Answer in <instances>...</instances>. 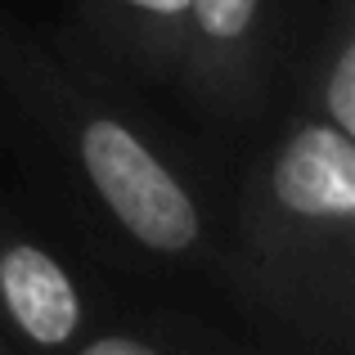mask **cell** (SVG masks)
Instances as JSON below:
<instances>
[{
    "label": "cell",
    "mask_w": 355,
    "mask_h": 355,
    "mask_svg": "<svg viewBox=\"0 0 355 355\" xmlns=\"http://www.w3.org/2000/svg\"><path fill=\"white\" fill-rule=\"evenodd\" d=\"M189 0H77V45L90 72L121 86H175Z\"/></svg>",
    "instance_id": "5"
},
{
    "label": "cell",
    "mask_w": 355,
    "mask_h": 355,
    "mask_svg": "<svg viewBox=\"0 0 355 355\" xmlns=\"http://www.w3.org/2000/svg\"><path fill=\"white\" fill-rule=\"evenodd\" d=\"M68 355H252V347L193 320H157L148 329H113L81 338Z\"/></svg>",
    "instance_id": "7"
},
{
    "label": "cell",
    "mask_w": 355,
    "mask_h": 355,
    "mask_svg": "<svg viewBox=\"0 0 355 355\" xmlns=\"http://www.w3.org/2000/svg\"><path fill=\"white\" fill-rule=\"evenodd\" d=\"M302 95L324 117L355 130V18H351V0L333 5L329 27H324L320 45H315L311 63L302 72Z\"/></svg>",
    "instance_id": "6"
},
{
    "label": "cell",
    "mask_w": 355,
    "mask_h": 355,
    "mask_svg": "<svg viewBox=\"0 0 355 355\" xmlns=\"http://www.w3.org/2000/svg\"><path fill=\"white\" fill-rule=\"evenodd\" d=\"M81 284L36 234L0 220V338L18 351L68 355L86 338Z\"/></svg>",
    "instance_id": "4"
},
{
    "label": "cell",
    "mask_w": 355,
    "mask_h": 355,
    "mask_svg": "<svg viewBox=\"0 0 355 355\" xmlns=\"http://www.w3.org/2000/svg\"><path fill=\"white\" fill-rule=\"evenodd\" d=\"M230 266L248 302L293 338L351 342L355 130L306 95L243 171Z\"/></svg>",
    "instance_id": "1"
},
{
    "label": "cell",
    "mask_w": 355,
    "mask_h": 355,
    "mask_svg": "<svg viewBox=\"0 0 355 355\" xmlns=\"http://www.w3.org/2000/svg\"><path fill=\"white\" fill-rule=\"evenodd\" d=\"M252 355H270V351H252Z\"/></svg>",
    "instance_id": "9"
},
{
    "label": "cell",
    "mask_w": 355,
    "mask_h": 355,
    "mask_svg": "<svg viewBox=\"0 0 355 355\" xmlns=\"http://www.w3.org/2000/svg\"><path fill=\"white\" fill-rule=\"evenodd\" d=\"M0 86L81 193L130 248L157 261H207L211 216L193 166L157 130L72 68L45 36L0 14Z\"/></svg>",
    "instance_id": "2"
},
{
    "label": "cell",
    "mask_w": 355,
    "mask_h": 355,
    "mask_svg": "<svg viewBox=\"0 0 355 355\" xmlns=\"http://www.w3.org/2000/svg\"><path fill=\"white\" fill-rule=\"evenodd\" d=\"M279 0H189L175 90L216 121H248L270 104Z\"/></svg>",
    "instance_id": "3"
},
{
    "label": "cell",
    "mask_w": 355,
    "mask_h": 355,
    "mask_svg": "<svg viewBox=\"0 0 355 355\" xmlns=\"http://www.w3.org/2000/svg\"><path fill=\"white\" fill-rule=\"evenodd\" d=\"M0 355H18V351H14V347H9V342H5V338H0Z\"/></svg>",
    "instance_id": "8"
}]
</instances>
